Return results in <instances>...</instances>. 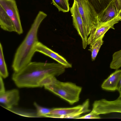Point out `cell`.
I'll return each mask as SVG.
<instances>
[{"mask_svg": "<svg viewBox=\"0 0 121 121\" xmlns=\"http://www.w3.org/2000/svg\"><path fill=\"white\" fill-rule=\"evenodd\" d=\"M118 14L121 9V0H114Z\"/></svg>", "mask_w": 121, "mask_h": 121, "instance_id": "23", "label": "cell"}, {"mask_svg": "<svg viewBox=\"0 0 121 121\" xmlns=\"http://www.w3.org/2000/svg\"><path fill=\"white\" fill-rule=\"evenodd\" d=\"M117 90L119 91V93H121V78L119 83Z\"/></svg>", "mask_w": 121, "mask_h": 121, "instance_id": "24", "label": "cell"}, {"mask_svg": "<svg viewBox=\"0 0 121 121\" xmlns=\"http://www.w3.org/2000/svg\"><path fill=\"white\" fill-rule=\"evenodd\" d=\"M113 0H88L98 16Z\"/></svg>", "mask_w": 121, "mask_h": 121, "instance_id": "15", "label": "cell"}, {"mask_svg": "<svg viewBox=\"0 0 121 121\" xmlns=\"http://www.w3.org/2000/svg\"><path fill=\"white\" fill-rule=\"evenodd\" d=\"M0 6L11 20L15 32L20 35L23 33L20 17L15 0H0Z\"/></svg>", "mask_w": 121, "mask_h": 121, "instance_id": "6", "label": "cell"}, {"mask_svg": "<svg viewBox=\"0 0 121 121\" xmlns=\"http://www.w3.org/2000/svg\"><path fill=\"white\" fill-rule=\"evenodd\" d=\"M20 98L19 90L17 89H12L5 91L0 94V102L8 109L17 105Z\"/></svg>", "mask_w": 121, "mask_h": 121, "instance_id": "11", "label": "cell"}, {"mask_svg": "<svg viewBox=\"0 0 121 121\" xmlns=\"http://www.w3.org/2000/svg\"><path fill=\"white\" fill-rule=\"evenodd\" d=\"M103 36L96 41L90 44V47L88 50L91 52V58L92 61H94L99 50L103 43Z\"/></svg>", "mask_w": 121, "mask_h": 121, "instance_id": "16", "label": "cell"}, {"mask_svg": "<svg viewBox=\"0 0 121 121\" xmlns=\"http://www.w3.org/2000/svg\"><path fill=\"white\" fill-rule=\"evenodd\" d=\"M5 91L2 77L0 76V94Z\"/></svg>", "mask_w": 121, "mask_h": 121, "instance_id": "22", "label": "cell"}, {"mask_svg": "<svg viewBox=\"0 0 121 121\" xmlns=\"http://www.w3.org/2000/svg\"><path fill=\"white\" fill-rule=\"evenodd\" d=\"M118 13L114 0L111 1L98 17V21L104 23L117 17Z\"/></svg>", "mask_w": 121, "mask_h": 121, "instance_id": "13", "label": "cell"}, {"mask_svg": "<svg viewBox=\"0 0 121 121\" xmlns=\"http://www.w3.org/2000/svg\"><path fill=\"white\" fill-rule=\"evenodd\" d=\"M112 57L110 67L111 69H118L121 67V49L115 52Z\"/></svg>", "mask_w": 121, "mask_h": 121, "instance_id": "19", "label": "cell"}, {"mask_svg": "<svg viewBox=\"0 0 121 121\" xmlns=\"http://www.w3.org/2000/svg\"><path fill=\"white\" fill-rule=\"evenodd\" d=\"M46 90L72 105L79 101L82 87L70 82H62L55 77L50 84L44 87Z\"/></svg>", "mask_w": 121, "mask_h": 121, "instance_id": "3", "label": "cell"}, {"mask_svg": "<svg viewBox=\"0 0 121 121\" xmlns=\"http://www.w3.org/2000/svg\"><path fill=\"white\" fill-rule=\"evenodd\" d=\"M47 16L43 12H39L25 38L16 51L12 65L14 72L19 71L31 62L36 52V45L39 41V28Z\"/></svg>", "mask_w": 121, "mask_h": 121, "instance_id": "2", "label": "cell"}, {"mask_svg": "<svg viewBox=\"0 0 121 121\" xmlns=\"http://www.w3.org/2000/svg\"><path fill=\"white\" fill-rule=\"evenodd\" d=\"M66 68L59 63L31 62L17 72H14L12 79L19 88L39 87L41 82L51 76L63 73Z\"/></svg>", "mask_w": 121, "mask_h": 121, "instance_id": "1", "label": "cell"}, {"mask_svg": "<svg viewBox=\"0 0 121 121\" xmlns=\"http://www.w3.org/2000/svg\"><path fill=\"white\" fill-rule=\"evenodd\" d=\"M121 78V69H117L104 81L101 85V88L107 91H114L117 90Z\"/></svg>", "mask_w": 121, "mask_h": 121, "instance_id": "12", "label": "cell"}, {"mask_svg": "<svg viewBox=\"0 0 121 121\" xmlns=\"http://www.w3.org/2000/svg\"><path fill=\"white\" fill-rule=\"evenodd\" d=\"M77 3L82 17L86 34L89 35L93 26L98 22V16L88 0H74Z\"/></svg>", "mask_w": 121, "mask_h": 121, "instance_id": "5", "label": "cell"}, {"mask_svg": "<svg viewBox=\"0 0 121 121\" xmlns=\"http://www.w3.org/2000/svg\"><path fill=\"white\" fill-rule=\"evenodd\" d=\"M117 16L121 21V9L118 12Z\"/></svg>", "mask_w": 121, "mask_h": 121, "instance_id": "25", "label": "cell"}, {"mask_svg": "<svg viewBox=\"0 0 121 121\" xmlns=\"http://www.w3.org/2000/svg\"><path fill=\"white\" fill-rule=\"evenodd\" d=\"M89 100L87 99L82 104L75 107L52 108L50 112L44 117L77 119L80 117L81 114L90 111L89 109Z\"/></svg>", "mask_w": 121, "mask_h": 121, "instance_id": "4", "label": "cell"}, {"mask_svg": "<svg viewBox=\"0 0 121 121\" xmlns=\"http://www.w3.org/2000/svg\"><path fill=\"white\" fill-rule=\"evenodd\" d=\"M70 10L72 17L73 26L81 37L83 48L85 49L87 45L88 37L86 34L83 20L79 11L77 3L75 0H74Z\"/></svg>", "mask_w": 121, "mask_h": 121, "instance_id": "8", "label": "cell"}, {"mask_svg": "<svg viewBox=\"0 0 121 121\" xmlns=\"http://www.w3.org/2000/svg\"><path fill=\"white\" fill-rule=\"evenodd\" d=\"M118 98L120 99H121V93H120L119 96Z\"/></svg>", "mask_w": 121, "mask_h": 121, "instance_id": "26", "label": "cell"}, {"mask_svg": "<svg viewBox=\"0 0 121 121\" xmlns=\"http://www.w3.org/2000/svg\"><path fill=\"white\" fill-rule=\"evenodd\" d=\"M101 118L99 115L90 112V113L84 116L80 117L77 119H100Z\"/></svg>", "mask_w": 121, "mask_h": 121, "instance_id": "21", "label": "cell"}, {"mask_svg": "<svg viewBox=\"0 0 121 121\" xmlns=\"http://www.w3.org/2000/svg\"><path fill=\"white\" fill-rule=\"evenodd\" d=\"M121 21L117 17L107 22L102 23L99 22L93 26L87 40V45L95 42L99 38L104 36L105 34L110 29H115L114 24Z\"/></svg>", "mask_w": 121, "mask_h": 121, "instance_id": "9", "label": "cell"}, {"mask_svg": "<svg viewBox=\"0 0 121 121\" xmlns=\"http://www.w3.org/2000/svg\"><path fill=\"white\" fill-rule=\"evenodd\" d=\"M35 50L36 52L41 53L55 60L66 68L72 67V64L69 63L64 57L39 41L36 45Z\"/></svg>", "mask_w": 121, "mask_h": 121, "instance_id": "10", "label": "cell"}, {"mask_svg": "<svg viewBox=\"0 0 121 121\" xmlns=\"http://www.w3.org/2000/svg\"><path fill=\"white\" fill-rule=\"evenodd\" d=\"M0 76L5 78L9 76L7 65L4 59L3 47L1 43H0Z\"/></svg>", "mask_w": 121, "mask_h": 121, "instance_id": "17", "label": "cell"}, {"mask_svg": "<svg viewBox=\"0 0 121 121\" xmlns=\"http://www.w3.org/2000/svg\"><path fill=\"white\" fill-rule=\"evenodd\" d=\"M0 25L3 30L9 32H15L14 25L10 18L0 6Z\"/></svg>", "mask_w": 121, "mask_h": 121, "instance_id": "14", "label": "cell"}, {"mask_svg": "<svg viewBox=\"0 0 121 121\" xmlns=\"http://www.w3.org/2000/svg\"><path fill=\"white\" fill-rule=\"evenodd\" d=\"M34 105L36 109V112L39 117H44V116L48 113L52 108H49L41 106L36 102H34Z\"/></svg>", "mask_w": 121, "mask_h": 121, "instance_id": "20", "label": "cell"}, {"mask_svg": "<svg viewBox=\"0 0 121 121\" xmlns=\"http://www.w3.org/2000/svg\"><path fill=\"white\" fill-rule=\"evenodd\" d=\"M52 3L59 11L68 12L70 9L69 0H52Z\"/></svg>", "mask_w": 121, "mask_h": 121, "instance_id": "18", "label": "cell"}, {"mask_svg": "<svg viewBox=\"0 0 121 121\" xmlns=\"http://www.w3.org/2000/svg\"><path fill=\"white\" fill-rule=\"evenodd\" d=\"M91 112L99 115L112 112L121 113V99L118 98L112 101L104 99L95 101Z\"/></svg>", "mask_w": 121, "mask_h": 121, "instance_id": "7", "label": "cell"}]
</instances>
